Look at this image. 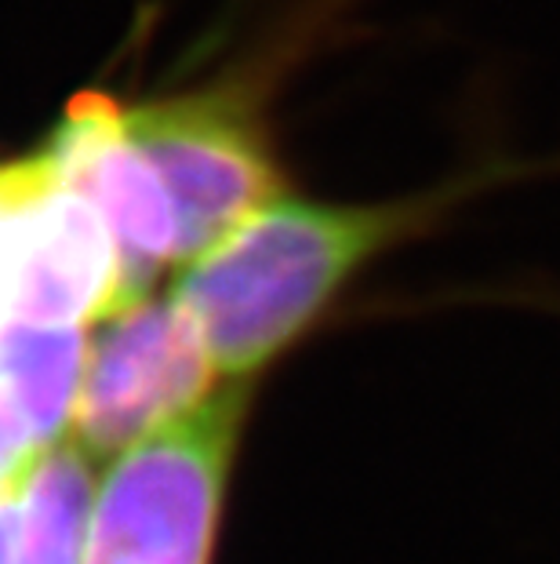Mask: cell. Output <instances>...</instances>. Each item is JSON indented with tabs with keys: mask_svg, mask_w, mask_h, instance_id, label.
Here are the masks:
<instances>
[{
	"mask_svg": "<svg viewBox=\"0 0 560 564\" xmlns=\"http://www.w3.org/2000/svg\"><path fill=\"white\" fill-rule=\"evenodd\" d=\"M124 124L168 186L178 219V262L284 197V167L270 110L244 80H211L124 106Z\"/></svg>",
	"mask_w": 560,
	"mask_h": 564,
	"instance_id": "3",
	"label": "cell"
},
{
	"mask_svg": "<svg viewBox=\"0 0 560 564\" xmlns=\"http://www.w3.org/2000/svg\"><path fill=\"white\" fill-rule=\"evenodd\" d=\"M44 147L58 167V186L85 197L113 237L121 267L117 306L150 295L164 267L178 262V219L161 172L131 139L124 102L80 91Z\"/></svg>",
	"mask_w": 560,
	"mask_h": 564,
	"instance_id": "5",
	"label": "cell"
},
{
	"mask_svg": "<svg viewBox=\"0 0 560 564\" xmlns=\"http://www.w3.org/2000/svg\"><path fill=\"white\" fill-rule=\"evenodd\" d=\"M216 357L175 292L139 295L95 321L69 430L91 459H110L216 393Z\"/></svg>",
	"mask_w": 560,
	"mask_h": 564,
	"instance_id": "4",
	"label": "cell"
},
{
	"mask_svg": "<svg viewBox=\"0 0 560 564\" xmlns=\"http://www.w3.org/2000/svg\"><path fill=\"white\" fill-rule=\"evenodd\" d=\"M91 455L58 441L0 491V564H80L95 502Z\"/></svg>",
	"mask_w": 560,
	"mask_h": 564,
	"instance_id": "6",
	"label": "cell"
},
{
	"mask_svg": "<svg viewBox=\"0 0 560 564\" xmlns=\"http://www.w3.org/2000/svg\"><path fill=\"white\" fill-rule=\"evenodd\" d=\"M514 175L517 164H476L422 194L367 204L284 194L189 259L172 292L197 317L219 371L259 379L309 339L378 259Z\"/></svg>",
	"mask_w": 560,
	"mask_h": 564,
	"instance_id": "1",
	"label": "cell"
},
{
	"mask_svg": "<svg viewBox=\"0 0 560 564\" xmlns=\"http://www.w3.org/2000/svg\"><path fill=\"white\" fill-rule=\"evenodd\" d=\"M252 398L255 379H230L121 452L95 491L80 564H211Z\"/></svg>",
	"mask_w": 560,
	"mask_h": 564,
	"instance_id": "2",
	"label": "cell"
}]
</instances>
